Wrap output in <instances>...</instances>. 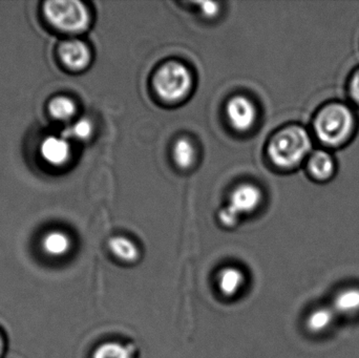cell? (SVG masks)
<instances>
[{
	"label": "cell",
	"mask_w": 359,
	"mask_h": 358,
	"mask_svg": "<svg viewBox=\"0 0 359 358\" xmlns=\"http://www.w3.org/2000/svg\"><path fill=\"white\" fill-rule=\"evenodd\" d=\"M94 128L93 123L88 119H80L63 132L65 138L76 139V140H88L92 137Z\"/></svg>",
	"instance_id": "cell-18"
},
{
	"label": "cell",
	"mask_w": 359,
	"mask_h": 358,
	"mask_svg": "<svg viewBox=\"0 0 359 358\" xmlns=\"http://www.w3.org/2000/svg\"><path fill=\"white\" fill-rule=\"evenodd\" d=\"M261 189L253 184H241L230 195L229 204L221 209L219 219L225 227H233L238 219L255 212L261 204Z\"/></svg>",
	"instance_id": "cell-5"
},
{
	"label": "cell",
	"mask_w": 359,
	"mask_h": 358,
	"mask_svg": "<svg viewBox=\"0 0 359 358\" xmlns=\"http://www.w3.org/2000/svg\"><path fill=\"white\" fill-rule=\"evenodd\" d=\"M2 348H4V344H2V340L0 338V355H1Z\"/></svg>",
	"instance_id": "cell-21"
},
{
	"label": "cell",
	"mask_w": 359,
	"mask_h": 358,
	"mask_svg": "<svg viewBox=\"0 0 359 358\" xmlns=\"http://www.w3.org/2000/svg\"><path fill=\"white\" fill-rule=\"evenodd\" d=\"M217 288L223 296L232 298L242 290L245 275L236 267H226L217 275Z\"/></svg>",
	"instance_id": "cell-9"
},
{
	"label": "cell",
	"mask_w": 359,
	"mask_h": 358,
	"mask_svg": "<svg viewBox=\"0 0 359 358\" xmlns=\"http://www.w3.org/2000/svg\"><path fill=\"white\" fill-rule=\"evenodd\" d=\"M353 124L351 111L346 105L334 103L327 105L318 113L314 130L324 144L337 146L349 138Z\"/></svg>",
	"instance_id": "cell-3"
},
{
	"label": "cell",
	"mask_w": 359,
	"mask_h": 358,
	"mask_svg": "<svg viewBox=\"0 0 359 358\" xmlns=\"http://www.w3.org/2000/svg\"><path fill=\"white\" fill-rule=\"evenodd\" d=\"M308 170L316 180H328L334 174V161L326 151H316L308 160Z\"/></svg>",
	"instance_id": "cell-11"
},
{
	"label": "cell",
	"mask_w": 359,
	"mask_h": 358,
	"mask_svg": "<svg viewBox=\"0 0 359 358\" xmlns=\"http://www.w3.org/2000/svg\"><path fill=\"white\" fill-rule=\"evenodd\" d=\"M109 248L116 259L128 264L136 263L140 258V250L136 243L122 235L111 237L109 241Z\"/></svg>",
	"instance_id": "cell-10"
},
{
	"label": "cell",
	"mask_w": 359,
	"mask_h": 358,
	"mask_svg": "<svg viewBox=\"0 0 359 358\" xmlns=\"http://www.w3.org/2000/svg\"><path fill=\"white\" fill-rule=\"evenodd\" d=\"M93 358H133V353L128 346L120 343L109 342L99 346Z\"/></svg>",
	"instance_id": "cell-17"
},
{
	"label": "cell",
	"mask_w": 359,
	"mask_h": 358,
	"mask_svg": "<svg viewBox=\"0 0 359 358\" xmlns=\"http://www.w3.org/2000/svg\"><path fill=\"white\" fill-rule=\"evenodd\" d=\"M58 56L61 63L74 71L86 69L92 60L90 48L79 39H69L61 42L58 46Z\"/></svg>",
	"instance_id": "cell-7"
},
{
	"label": "cell",
	"mask_w": 359,
	"mask_h": 358,
	"mask_svg": "<svg viewBox=\"0 0 359 358\" xmlns=\"http://www.w3.org/2000/svg\"><path fill=\"white\" fill-rule=\"evenodd\" d=\"M39 153L43 161L53 167H61L69 161L72 147L69 140L61 136H48L42 140Z\"/></svg>",
	"instance_id": "cell-8"
},
{
	"label": "cell",
	"mask_w": 359,
	"mask_h": 358,
	"mask_svg": "<svg viewBox=\"0 0 359 358\" xmlns=\"http://www.w3.org/2000/svg\"><path fill=\"white\" fill-rule=\"evenodd\" d=\"M192 86V77L187 67L178 61L162 65L154 77V88L162 100L179 102L183 100Z\"/></svg>",
	"instance_id": "cell-4"
},
{
	"label": "cell",
	"mask_w": 359,
	"mask_h": 358,
	"mask_svg": "<svg viewBox=\"0 0 359 358\" xmlns=\"http://www.w3.org/2000/svg\"><path fill=\"white\" fill-rule=\"evenodd\" d=\"M311 149V139L307 130L302 126L290 125L272 137L267 151L276 167L291 170L303 162Z\"/></svg>",
	"instance_id": "cell-1"
},
{
	"label": "cell",
	"mask_w": 359,
	"mask_h": 358,
	"mask_svg": "<svg viewBox=\"0 0 359 358\" xmlns=\"http://www.w3.org/2000/svg\"><path fill=\"white\" fill-rule=\"evenodd\" d=\"M42 248L50 256H65L71 248V240L62 231H50L42 239Z\"/></svg>",
	"instance_id": "cell-12"
},
{
	"label": "cell",
	"mask_w": 359,
	"mask_h": 358,
	"mask_svg": "<svg viewBox=\"0 0 359 358\" xmlns=\"http://www.w3.org/2000/svg\"><path fill=\"white\" fill-rule=\"evenodd\" d=\"M335 311L330 308H318L307 319V327L313 333H320L330 327L334 319Z\"/></svg>",
	"instance_id": "cell-16"
},
{
	"label": "cell",
	"mask_w": 359,
	"mask_h": 358,
	"mask_svg": "<svg viewBox=\"0 0 359 358\" xmlns=\"http://www.w3.org/2000/svg\"><path fill=\"white\" fill-rule=\"evenodd\" d=\"M175 163L183 170H188L191 167L192 164L196 161V149L191 141L187 138H180L174 145Z\"/></svg>",
	"instance_id": "cell-15"
},
{
	"label": "cell",
	"mask_w": 359,
	"mask_h": 358,
	"mask_svg": "<svg viewBox=\"0 0 359 358\" xmlns=\"http://www.w3.org/2000/svg\"><path fill=\"white\" fill-rule=\"evenodd\" d=\"M42 12L46 22L61 33H83L90 27L88 8L78 0H50L44 2Z\"/></svg>",
	"instance_id": "cell-2"
},
{
	"label": "cell",
	"mask_w": 359,
	"mask_h": 358,
	"mask_svg": "<svg viewBox=\"0 0 359 358\" xmlns=\"http://www.w3.org/2000/svg\"><path fill=\"white\" fill-rule=\"evenodd\" d=\"M350 94H351L352 98L359 103V69L354 74L351 82H350Z\"/></svg>",
	"instance_id": "cell-20"
},
{
	"label": "cell",
	"mask_w": 359,
	"mask_h": 358,
	"mask_svg": "<svg viewBox=\"0 0 359 358\" xmlns=\"http://www.w3.org/2000/svg\"><path fill=\"white\" fill-rule=\"evenodd\" d=\"M333 310L341 315L359 312V288H348L339 292L335 298Z\"/></svg>",
	"instance_id": "cell-14"
},
{
	"label": "cell",
	"mask_w": 359,
	"mask_h": 358,
	"mask_svg": "<svg viewBox=\"0 0 359 358\" xmlns=\"http://www.w3.org/2000/svg\"><path fill=\"white\" fill-rule=\"evenodd\" d=\"M257 113L255 103L242 95L232 97L226 104L228 121L238 132L250 130L257 121Z\"/></svg>",
	"instance_id": "cell-6"
},
{
	"label": "cell",
	"mask_w": 359,
	"mask_h": 358,
	"mask_svg": "<svg viewBox=\"0 0 359 358\" xmlns=\"http://www.w3.org/2000/svg\"><path fill=\"white\" fill-rule=\"evenodd\" d=\"M48 109L53 119L69 121L77 113V105L69 97L57 96L48 102Z\"/></svg>",
	"instance_id": "cell-13"
},
{
	"label": "cell",
	"mask_w": 359,
	"mask_h": 358,
	"mask_svg": "<svg viewBox=\"0 0 359 358\" xmlns=\"http://www.w3.org/2000/svg\"><path fill=\"white\" fill-rule=\"evenodd\" d=\"M201 11H202L203 15L207 18H212L213 16H217V13L219 11V4L217 2H200Z\"/></svg>",
	"instance_id": "cell-19"
}]
</instances>
